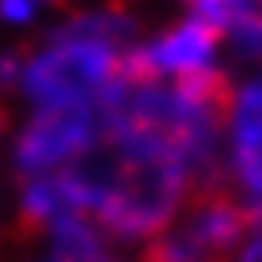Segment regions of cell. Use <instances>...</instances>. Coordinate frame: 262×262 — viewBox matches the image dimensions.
<instances>
[{
  "label": "cell",
  "instance_id": "cell-1",
  "mask_svg": "<svg viewBox=\"0 0 262 262\" xmlns=\"http://www.w3.org/2000/svg\"><path fill=\"white\" fill-rule=\"evenodd\" d=\"M133 50V19L122 12H88L61 27L38 53L23 57L19 92L34 106H99L118 84Z\"/></svg>",
  "mask_w": 262,
  "mask_h": 262
},
{
  "label": "cell",
  "instance_id": "cell-2",
  "mask_svg": "<svg viewBox=\"0 0 262 262\" xmlns=\"http://www.w3.org/2000/svg\"><path fill=\"white\" fill-rule=\"evenodd\" d=\"M99 164L103 183L92 221L103 228V236L122 243H148L164 236L194 190L190 171L156 152L114 148L99 141Z\"/></svg>",
  "mask_w": 262,
  "mask_h": 262
},
{
  "label": "cell",
  "instance_id": "cell-3",
  "mask_svg": "<svg viewBox=\"0 0 262 262\" xmlns=\"http://www.w3.org/2000/svg\"><path fill=\"white\" fill-rule=\"evenodd\" d=\"M103 141V122L95 106H42L23 125L15 141V167L23 179L69 167Z\"/></svg>",
  "mask_w": 262,
  "mask_h": 262
},
{
  "label": "cell",
  "instance_id": "cell-4",
  "mask_svg": "<svg viewBox=\"0 0 262 262\" xmlns=\"http://www.w3.org/2000/svg\"><path fill=\"white\" fill-rule=\"evenodd\" d=\"M221 42V31L202 19L175 23L171 31L156 34L152 42H141L125 53V72L144 80H183L194 72L213 69V53Z\"/></svg>",
  "mask_w": 262,
  "mask_h": 262
},
{
  "label": "cell",
  "instance_id": "cell-5",
  "mask_svg": "<svg viewBox=\"0 0 262 262\" xmlns=\"http://www.w3.org/2000/svg\"><path fill=\"white\" fill-rule=\"evenodd\" d=\"M224 34L232 38V46H236L239 57L262 61V8H251V12L236 15V19L224 27Z\"/></svg>",
  "mask_w": 262,
  "mask_h": 262
},
{
  "label": "cell",
  "instance_id": "cell-6",
  "mask_svg": "<svg viewBox=\"0 0 262 262\" xmlns=\"http://www.w3.org/2000/svg\"><path fill=\"white\" fill-rule=\"evenodd\" d=\"M186 8H190V19H202L224 34V27L236 15L251 12V8H262V0H186Z\"/></svg>",
  "mask_w": 262,
  "mask_h": 262
},
{
  "label": "cell",
  "instance_id": "cell-7",
  "mask_svg": "<svg viewBox=\"0 0 262 262\" xmlns=\"http://www.w3.org/2000/svg\"><path fill=\"white\" fill-rule=\"evenodd\" d=\"M34 4H38V0H0V19H8V23H31Z\"/></svg>",
  "mask_w": 262,
  "mask_h": 262
},
{
  "label": "cell",
  "instance_id": "cell-8",
  "mask_svg": "<svg viewBox=\"0 0 262 262\" xmlns=\"http://www.w3.org/2000/svg\"><path fill=\"white\" fill-rule=\"evenodd\" d=\"M232 262H262V232L251 243H243L239 255H232Z\"/></svg>",
  "mask_w": 262,
  "mask_h": 262
},
{
  "label": "cell",
  "instance_id": "cell-9",
  "mask_svg": "<svg viewBox=\"0 0 262 262\" xmlns=\"http://www.w3.org/2000/svg\"><path fill=\"white\" fill-rule=\"evenodd\" d=\"M0 122H4V114H0Z\"/></svg>",
  "mask_w": 262,
  "mask_h": 262
}]
</instances>
